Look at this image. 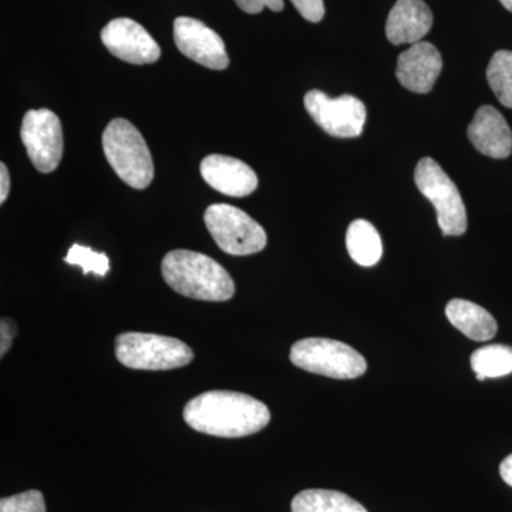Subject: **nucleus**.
<instances>
[{"label": "nucleus", "instance_id": "obj_23", "mask_svg": "<svg viewBox=\"0 0 512 512\" xmlns=\"http://www.w3.org/2000/svg\"><path fill=\"white\" fill-rule=\"evenodd\" d=\"M302 18L308 22L318 23L325 16V3L323 0H291Z\"/></svg>", "mask_w": 512, "mask_h": 512}, {"label": "nucleus", "instance_id": "obj_28", "mask_svg": "<svg viewBox=\"0 0 512 512\" xmlns=\"http://www.w3.org/2000/svg\"><path fill=\"white\" fill-rule=\"evenodd\" d=\"M503 3L505 9L510 10L512 12V0H500Z\"/></svg>", "mask_w": 512, "mask_h": 512}, {"label": "nucleus", "instance_id": "obj_16", "mask_svg": "<svg viewBox=\"0 0 512 512\" xmlns=\"http://www.w3.org/2000/svg\"><path fill=\"white\" fill-rule=\"evenodd\" d=\"M446 316L454 328L476 342H487L497 335V320L477 303L453 299L447 303Z\"/></svg>", "mask_w": 512, "mask_h": 512}, {"label": "nucleus", "instance_id": "obj_21", "mask_svg": "<svg viewBox=\"0 0 512 512\" xmlns=\"http://www.w3.org/2000/svg\"><path fill=\"white\" fill-rule=\"evenodd\" d=\"M64 261L69 265H77L83 269L84 275L94 274L106 276L110 271V259L104 252L93 251L92 248L74 244L67 252Z\"/></svg>", "mask_w": 512, "mask_h": 512}, {"label": "nucleus", "instance_id": "obj_12", "mask_svg": "<svg viewBox=\"0 0 512 512\" xmlns=\"http://www.w3.org/2000/svg\"><path fill=\"white\" fill-rule=\"evenodd\" d=\"M205 183L228 197H247L258 188L255 171L238 158L212 154L200 167Z\"/></svg>", "mask_w": 512, "mask_h": 512}, {"label": "nucleus", "instance_id": "obj_17", "mask_svg": "<svg viewBox=\"0 0 512 512\" xmlns=\"http://www.w3.org/2000/svg\"><path fill=\"white\" fill-rule=\"evenodd\" d=\"M346 247L350 258L357 265L375 266L383 255L382 238L369 221L356 220L349 225L346 234Z\"/></svg>", "mask_w": 512, "mask_h": 512}, {"label": "nucleus", "instance_id": "obj_3", "mask_svg": "<svg viewBox=\"0 0 512 512\" xmlns=\"http://www.w3.org/2000/svg\"><path fill=\"white\" fill-rule=\"evenodd\" d=\"M103 150L114 173L134 190H146L153 181L154 163L150 148L130 121H111L103 133Z\"/></svg>", "mask_w": 512, "mask_h": 512}, {"label": "nucleus", "instance_id": "obj_27", "mask_svg": "<svg viewBox=\"0 0 512 512\" xmlns=\"http://www.w3.org/2000/svg\"><path fill=\"white\" fill-rule=\"evenodd\" d=\"M500 476L503 478L505 483L512 487V454L505 457L503 463L500 466Z\"/></svg>", "mask_w": 512, "mask_h": 512}, {"label": "nucleus", "instance_id": "obj_24", "mask_svg": "<svg viewBox=\"0 0 512 512\" xmlns=\"http://www.w3.org/2000/svg\"><path fill=\"white\" fill-rule=\"evenodd\" d=\"M239 8L249 15H256L261 13L265 8L274 10V12H281L284 10V0H235Z\"/></svg>", "mask_w": 512, "mask_h": 512}, {"label": "nucleus", "instance_id": "obj_25", "mask_svg": "<svg viewBox=\"0 0 512 512\" xmlns=\"http://www.w3.org/2000/svg\"><path fill=\"white\" fill-rule=\"evenodd\" d=\"M18 335V326L12 319L3 318L0 322V356H5L12 348L13 339Z\"/></svg>", "mask_w": 512, "mask_h": 512}, {"label": "nucleus", "instance_id": "obj_6", "mask_svg": "<svg viewBox=\"0 0 512 512\" xmlns=\"http://www.w3.org/2000/svg\"><path fill=\"white\" fill-rule=\"evenodd\" d=\"M421 194L434 205L444 237H460L467 231V211L456 184L433 158H421L414 171Z\"/></svg>", "mask_w": 512, "mask_h": 512}, {"label": "nucleus", "instance_id": "obj_22", "mask_svg": "<svg viewBox=\"0 0 512 512\" xmlns=\"http://www.w3.org/2000/svg\"><path fill=\"white\" fill-rule=\"evenodd\" d=\"M0 512H46L45 497L40 491L29 490L2 498Z\"/></svg>", "mask_w": 512, "mask_h": 512}, {"label": "nucleus", "instance_id": "obj_7", "mask_svg": "<svg viewBox=\"0 0 512 512\" xmlns=\"http://www.w3.org/2000/svg\"><path fill=\"white\" fill-rule=\"evenodd\" d=\"M204 222L218 247L229 255L258 254L268 242L265 229L234 205H211L205 211Z\"/></svg>", "mask_w": 512, "mask_h": 512}, {"label": "nucleus", "instance_id": "obj_15", "mask_svg": "<svg viewBox=\"0 0 512 512\" xmlns=\"http://www.w3.org/2000/svg\"><path fill=\"white\" fill-rule=\"evenodd\" d=\"M433 26V13L423 0H397L386 22V36L392 45H414Z\"/></svg>", "mask_w": 512, "mask_h": 512}, {"label": "nucleus", "instance_id": "obj_14", "mask_svg": "<svg viewBox=\"0 0 512 512\" xmlns=\"http://www.w3.org/2000/svg\"><path fill=\"white\" fill-rule=\"evenodd\" d=\"M471 144L484 156L507 158L512 153V131L503 114L493 106L478 109L468 127Z\"/></svg>", "mask_w": 512, "mask_h": 512}, {"label": "nucleus", "instance_id": "obj_11", "mask_svg": "<svg viewBox=\"0 0 512 512\" xmlns=\"http://www.w3.org/2000/svg\"><path fill=\"white\" fill-rule=\"evenodd\" d=\"M101 42L111 55L131 64L156 63L160 46L140 23L127 18L114 19L101 30Z\"/></svg>", "mask_w": 512, "mask_h": 512}, {"label": "nucleus", "instance_id": "obj_9", "mask_svg": "<svg viewBox=\"0 0 512 512\" xmlns=\"http://www.w3.org/2000/svg\"><path fill=\"white\" fill-rule=\"evenodd\" d=\"M305 109L322 130L333 137L353 138L363 133L366 107L356 97L343 94L330 99L320 90H311L305 96Z\"/></svg>", "mask_w": 512, "mask_h": 512}, {"label": "nucleus", "instance_id": "obj_13", "mask_svg": "<svg viewBox=\"0 0 512 512\" xmlns=\"http://www.w3.org/2000/svg\"><path fill=\"white\" fill-rule=\"evenodd\" d=\"M443 60L437 47L429 42H417L397 60V79L413 93H429L439 79Z\"/></svg>", "mask_w": 512, "mask_h": 512}, {"label": "nucleus", "instance_id": "obj_18", "mask_svg": "<svg viewBox=\"0 0 512 512\" xmlns=\"http://www.w3.org/2000/svg\"><path fill=\"white\" fill-rule=\"evenodd\" d=\"M292 512H367L359 501L333 490H305L296 495Z\"/></svg>", "mask_w": 512, "mask_h": 512}, {"label": "nucleus", "instance_id": "obj_8", "mask_svg": "<svg viewBox=\"0 0 512 512\" xmlns=\"http://www.w3.org/2000/svg\"><path fill=\"white\" fill-rule=\"evenodd\" d=\"M26 153L39 173H53L63 157V127L52 110H29L20 127Z\"/></svg>", "mask_w": 512, "mask_h": 512}, {"label": "nucleus", "instance_id": "obj_2", "mask_svg": "<svg viewBox=\"0 0 512 512\" xmlns=\"http://www.w3.org/2000/svg\"><path fill=\"white\" fill-rule=\"evenodd\" d=\"M161 274L173 291L197 301L225 302L235 295L234 279L208 255L174 249L164 256Z\"/></svg>", "mask_w": 512, "mask_h": 512}, {"label": "nucleus", "instance_id": "obj_26", "mask_svg": "<svg viewBox=\"0 0 512 512\" xmlns=\"http://www.w3.org/2000/svg\"><path fill=\"white\" fill-rule=\"evenodd\" d=\"M10 191V175L6 164H0V202L8 200Z\"/></svg>", "mask_w": 512, "mask_h": 512}, {"label": "nucleus", "instance_id": "obj_5", "mask_svg": "<svg viewBox=\"0 0 512 512\" xmlns=\"http://www.w3.org/2000/svg\"><path fill=\"white\" fill-rule=\"evenodd\" d=\"M291 362L315 375L348 380L365 375L367 362L357 350L339 340L308 338L291 349Z\"/></svg>", "mask_w": 512, "mask_h": 512}, {"label": "nucleus", "instance_id": "obj_4", "mask_svg": "<svg viewBox=\"0 0 512 512\" xmlns=\"http://www.w3.org/2000/svg\"><path fill=\"white\" fill-rule=\"evenodd\" d=\"M117 360L134 370H173L190 365L194 352L187 343L154 333L127 332L116 338Z\"/></svg>", "mask_w": 512, "mask_h": 512}, {"label": "nucleus", "instance_id": "obj_20", "mask_svg": "<svg viewBox=\"0 0 512 512\" xmlns=\"http://www.w3.org/2000/svg\"><path fill=\"white\" fill-rule=\"evenodd\" d=\"M487 80L503 106L512 109V52L500 50L490 60Z\"/></svg>", "mask_w": 512, "mask_h": 512}, {"label": "nucleus", "instance_id": "obj_1", "mask_svg": "<svg viewBox=\"0 0 512 512\" xmlns=\"http://www.w3.org/2000/svg\"><path fill=\"white\" fill-rule=\"evenodd\" d=\"M184 420L198 433L239 439L265 429L271 412L265 403L249 394L211 390L187 403Z\"/></svg>", "mask_w": 512, "mask_h": 512}, {"label": "nucleus", "instance_id": "obj_19", "mask_svg": "<svg viewBox=\"0 0 512 512\" xmlns=\"http://www.w3.org/2000/svg\"><path fill=\"white\" fill-rule=\"evenodd\" d=\"M471 369L477 380L497 379L512 373V348L507 345H488L471 355Z\"/></svg>", "mask_w": 512, "mask_h": 512}, {"label": "nucleus", "instance_id": "obj_10", "mask_svg": "<svg viewBox=\"0 0 512 512\" xmlns=\"http://www.w3.org/2000/svg\"><path fill=\"white\" fill-rule=\"evenodd\" d=\"M174 40L178 50L195 63L212 70H225L229 64L222 37L200 20L175 19Z\"/></svg>", "mask_w": 512, "mask_h": 512}]
</instances>
